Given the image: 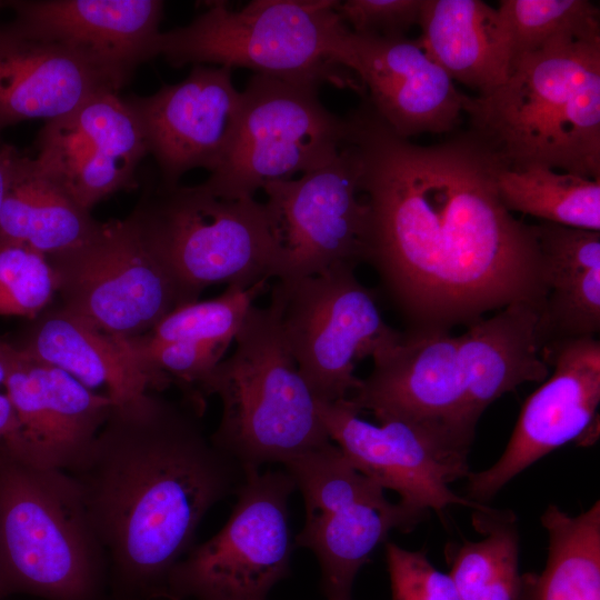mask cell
I'll use <instances>...</instances> for the list:
<instances>
[{
  "mask_svg": "<svg viewBox=\"0 0 600 600\" xmlns=\"http://www.w3.org/2000/svg\"><path fill=\"white\" fill-rule=\"evenodd\" d=\"M510 71L523 56L569 40L600 39L599 7L588 0H501Z\"/></svg>",
  "mask_w": 600,
  "mask_h": 600,
  "instance_id": "cell-30",
  "label": "cell"
},
{
  "mask_svg": "<svg viewBox=\"0 0 600 600\" xmlns=\"http://www.w3.org/2000/svg\"><path fill=\"white\" fill-rule=\"evenodd\" d=\"M99 226L34 159L14 150L0 213V240L50 257L82 244Z\"/></svg>",
  "mask_w": 600,
  "mask_h": 600,
  "instance_id": "cell-26",
  "label": "cell"
},
{
  "mask_svg": "<svg viewBox=\"0 0 600 600\" xmlns=\"http://www.w3.org/2000/svg\"><path fill=\"white\" fill-rule=\"evenodd\" d=\"M6 342L0 340V387H4L6 377H7V363H6V353H4Z\"/></svg>",
  "mask_w": 600,
  "mask_h": 600,
  "instance_id": "cell-37",
  "label": "cell"
},
{
  "mask_svg": "<svg viewBox=\"0 0 600 600\" xmlns=\"http://www.w3.org/2000/svg\"><path fill=\"white\" fill-rule=\"evenodd\" d=\"M287 471H251L223 528L171 569L163 591L183 600H267L290 572L294 540Z\"/></svg>",
  "mask_w": 600,
  "mask_h": 600,
  "instance_id": "cell-11",
  "label": "cell"
},
{
  "mask_svg": "<svg viewBox=\"0 0 600 600\" xmlns=\"http://www.w3.org/2000/svg\"><path fill=\"white\" fill-rule=\"evenodd\" d=\"M6 28L24 38L69 47L96 62L122 87L156 57L163 12L159 0L13 1Z\"/></svg>",
  "mask_w": 600,
  "mask_h": 600,
  "instance_id": "cell-20",
  "label": "cell"
},
{
  "mask_svg": "<svg viewBox=\"0 0 600 600\" xmlns=\"http://www.w3.org/2000/svg\"><path fill=\"white\" fill-rule=\"evenodd\" d=\"M147 600H183V599L170 596L163 591H158L151 594Z\"/></svg>",
  "mask_w": 600,
  "mask_h": 600,
  "instance_id": "cell-38",
  "label": "cell"
},
{
  "mask_svg": "<svg viewBox=\"0 0 600 600\" xmlns=\"http://www.w3.org/2000/svg\"><path fill=\"white\" fill-rule=\"evenodd\" d=\"M262 190L279 252L278 281L290 283L338 264L367 262L369 210L349 140L328 163Z\"/></svg>",
  "mask_w": 600,
  "mask_h": 600,
  "instance_id": "cell-14",
  "label": "cell"
},
{
  "mask_svg": "<svg viewBox=\"0 0 600 600\" xmlns=\"http://www.w3.org/2000/svg\"><path fill=\"white\" fill-rule=\"evenodd\" d=\"M482 539L464 541L451 556V577L461 600H521L516 516L486 507L474 510Z\"/></svg>",
  "mask_w": 600,
  "mask_h": 600,
  "instance_id": "cell-28",
  "label": "cell"
},
{
  "mask_svg": "<svg viewBox=\"0 0 600 600\" xmlns=\"http://www.w3.org/2000/svg\"><path fill=\"white\" fill-rule=\"evenodd\" d=\"M200 414L150 391L114 403L68 471L118 580L146 598L164 589L204 514L244 478L203 433Z\"/></svg>",
  "mask_w": 600,
  "mask_h": 600,
  "instance_id": "cell-2",
  "label": "cell"
},
{
  "mask_svg": "<svg viewBox=\"0 0 600 600\" xmlns=\"http://www.w3.org/2000/svg\"><path fill=\"white\" fill-rule=\"evenodd\" d=\"M552 374L522 406L501 457L468 474L467 498L488 501L540 458L571 441H596L600 403V342L596 337L553 341L540 350Z\"/></svg>",
  "mask_w": 600,
  "mask_h": 600,
  "instance_id": "cell-16",
  "label": "cell"
},
{
  "mask_svg": "<svg viewBox=\"0 0 600 600\" xmlns=\"http://www.w3.org/2000/svg\"><path fill=\"white\" fill-rule=\"evenodd\" d=\"M126 100L158 162L160 183L173 187L191 169L211 172L221 163L237 133L242 94L230 68L196 64L181 82Z\"/></svg>",
  "mask_w": 600,
  "mask_h": 600,
  "instance_id": "cell-19",
  "label": "cell"
},
{
  "mask_svg": "<svg viewBox=\"0 0 600 600\" xmlns=\"http://www.w3.org/2000/svg\"><path fill=\"white\" fill-rule=\"evenodd\" d=\"M334 0L218 1L184 27L160 32L154 54L172 67L216 63L280 80L364 91L351 72V31Z\"/></svg>",
  "mask_w": 600,
  "mask_h": 600,
  "instance_id": "cell-6",
  "label": "cell"
},
{
  "mask_svg": "<svg viewBox=\"0 0 600 600\" xmlns=\"http://www.w3.org/2000/svg\"><path fill=\"white\" fill-rule=\"evenodd\" d=\"M318 87L254 73L242 94L233 142L200 186L224 199H249L267 183L317 169L339 154L349 123L330 112Z\"/></svg>",
  "mask_w": 600,
  "mask_h": 600,
  "instance_id": "cell-9",
  "label": "cell"
},
{
  "mask_svg": "<svg viewBox=\"0 0 600 600\" xmlns=\"http://www.w3.org/2000/svg\"><path fill=\"white\" fill-rule=\"evenodd\" d=\"M304 499L294 547L311 550L328 600H351L360 568L392 529L411 530L398 503L359 471L332 441L284 464Z\"/></svg>",
  "mask_w": 600,
  "mask_h": 600,
  "instance_id": "cell-12",
  "label": "cell"
},
{
  "mask_svg": "<svg viewBox=\"0 0 600 600\" xmlns=\"http://www.w3.org/2000/svg\"><path fill=\"white\" fill-rule=\"evenodd\" d=\"M352 66L370 107L397 136L453 130L467 94L419 46L406 37L377 38L351 32Z\"/></svg>",
  "mask_w": 600,
  "mask_h": 600,
  "instance_id": "cell-21",
  "label": "cell"
},
{
  "mask_svg": "<svg viewBox=\"0 0 600 600\" xmlns=\"http://www.w3.org/2000/svg\"><path fill=\"white\" fill-rule=\"evenodd\" d=\"M37 143L38 166L89 211L110 194L136 187L138 164L149 153L141 122L113 91L47 121Z\"/></svg>",
  "mask_w": 600,
  "mask_h": 600,
  "instance_id": "cell-17",
  "label": "cell"
},
{
  "mask_svg": "<svg viewBox=\"0 0 600 600\" xmlns=\"http://www.w3.org/2000/svg\"><path fill=\"white\" fill-rule=\"evenodd\" d=\"M369 210L367 262L410 330L470 324L529 303L544 272L532 224L502 203V166L470 131L431 146L397 136L362 107L348 118Z\"/></svg>",
  "mask_w": 600,
  "mask_h": 600,
  "instance_id": "cell-1",
  "label": "cell"
},
{
  "mask_svg": "<svg viewBox=\"0 0 600 600\" xmlns=\"http://www.w3.org/2000/svg\"><path fill=\"white\" fill-rule=\"evenodd\" d=\"M356 267L338 264L271 290L298 369L318 401L347 399L359 387L357 362L392 343L400 331L383 319Z\"/></svg>",
  "mask_w": 600,
  "mask_h": 600,
  "instance_id": "cell-10",
  "label": "cell"
},
{
  "mask_svg": "<svg viewBox=\"0 0 600 600\" xmlns=\"http://www.w3.org/2000/svg\"><path fill=\"white\" fill-rule=\"evenodd\" d=\"M416 39L452 79L488 94L510 74L507 32L496 8L481 0H422Z\"/></svg>",
  "mask_w": 600,
  "mask_h": 600,
  "instance_id": "cell-25",
  "label": "cell"
},
{
  "mask_svg": "<svg viewBox=\"0 0 600 600\" xmlns=\"http://www.w3.org/2000/svg\"><path fill=\"white\" fill-rule=\"evenodd\" d=\"M14 150L16 149L11 146L0 144V213L9 184L11 161Z\"/></svg>",
  "mask_w": 600,
  "mask_h": 600,
  "instance_id": "cell-36",
  "label": "cell"
},
{
  "mask_svg": "<svg viewBox=\"0 0 600 600\" xmlns=\"http://www.w3.org/2000/svg\"><path fill=\"white\" fill-rule=\"evenodd\" d=\"M232 354L207 380L202 396L222 403L211 442L243 471L282 463L331 442L318 400L301 376L284 340L280 307L249 309Z\"/></svg>",
  "mask_w": 600,
  "mask_h": 600,
  "instance_id": "cell-5",
  "label": "cell"
},
{
  "mask_svg": "<svg viewBox=\"0 0 600 600\" xmlns=\"http://www.w3.org/2000/svg\"><path fill=\"white\" fill-rule=\"evenodd\" d=\"M470 132L502 167L600 180V39L521 57L488 94L467 97Z\"/></svg>",
  "mask_w": 600,
  "mask_h": 600,
  "instance_id": "cell-4",
  "label": "cell"
},
{
  "mask_svg": "<svg viewBox=\"0 0 600 600\" xmlns=\"http://www.w3.org/2000/svg\"><path fill=\"white\" fill-rule=\"evenodd\" d=\"M391 600H461L449 576L439 571L424 552L386 544Z\"/></svg>",
  "mask_w": 600,
  "mask_h": 600,
  "instance_id": "cell-33",
  "label": "cell"
},
{
  "mask_svg": "<svg viewBox=\"0 0 600 600\" xmlns=\"http://www.w3.org/2000/svg\"><path fill=\"white\" fill-rule=\"evenodd\" d=\"M267 287L268 281L250 288L228 286L217 298L176 308L151 330L131 339L144 346L210 340L231 343L254 300Z\"/></svg>",
  "mask_w": 600,
  "mask_h": 600,
  "instance_id": "cell-31",
  "label": "cell"
},
{
  "mask_svg": "<svg viewBox=\"0 0 600 600\" xmlns=\"http://www.w3.org/2000/svg\"><path fill=\"white\" fill-rule=\"evenodd\" d=\"M421 4L422 0H347L338 1L336 10L354 34L394 38L419 24Z\"/></svg>",
  "mask_w": 600,
  "mask_h": 600,
  "instance_id": "cell-34",
  "label": "cell"
},
{
  "mask_svg": "<svg viewBox=\"0 0 600 600\" xmlns=\"http://www.w3.org/2000/svg\"><path fill=\"white\" fill-rule=\"evenodd\" d=\"M540 310L513 303L452 336L409 330L373 357V368L347 398L377 422L400 420L424 429L449 452L468 460L483 411L526 382L543 381Z\"/></svg>",
  "mask_w": 600,
  "mask_h": 600,
  "instance_id": "cell-3",
  "label": "cell"
},
{
  "mask_svg": "<svg viewBox=\"0 0 600 600\" xmlns=\"http://www.w3.org/2000/svg\"><path fill=\"white\" fill-rule=\"evenodd\" d=\"M47 259L60 306L104 333L142 336L180 307L171 278L129 217L100 222L89 240Z\"/></svg>",
  "mask_w": 600,
  "mask_h": 600,
  "instance_id": "cell-13",
  "label": "cell"
},
{
  "mask_svg": "<svg viewBox=\"0 0 600 600\" xmlns=\"http://www.w3.org/2000/svg\"><path fill=\"white\" fill-rule=\"evenodd\" d=\"M1 4H2V3L0 2V6H1Z\"/></svg>",
  "mask_w": 600,
  "mask_h": 600,
  "instance_id": "cell-39",
  "label": "cell"
},
{
  "mask_svg": "<svg viewBox=\"0 0 600 600\" xmlns=\"http://www.w3.org/2000/svg\"><path fill=\"white\" fill-rule=\"evenodd\" d=\"M532 227L546 284L536 328L540 350L553 341L596 337L600 330V231L543 221Z\"/></svg>",
  "mask_w": 600,
  "mask_h": 600,
  "instance_id": "cell-23",
  "label": "cell"
},
{
  "mask_svg": "<svg viewBox=\"0 0 600 600\" xmlns=\"http://www.w3.org/2000/svg\"><path fill=\"white\" fill-rule=\"evenodd\" d=\"M14 347L63 370L90 390L106 388L114 403L154 389L123 338L102 332L60 304L49 306L33 318L22 343Z\"/></svg>",
  "mask_w": 600,
  "mask_h": 600,
  "instance_id": "cell-24",
  "label": "cell"
},
{
  "mask_svg": "<svg viewBox=\"0 0 600 600\" xmlns=\"http://www.w3.org/2000/svg\"><path fill=\"white\" fill-rule=\"evenodd\" d=\"M318 411L330 440L349 461L399 494L398 504L411 528L428 512L441 513L449 506L487 507L450 489L470 473L468 460L449 452L424 429L400 420L371 423L348 399L318 401Z\"/></svg>",
  "mask_w": 600,
  "mask_h": 600,
  "instance_id": "cell-15",
  "label": "cell"
},
{
  "mask_svg": "<svg viewBox=\"0 0 600 600\" xmlns=\"http://www.w3.org/2000/svg\"><path fill=\"white\" fill-rule=\"evenodd\" d=\"M103 556L72 477L0 442V598L96 600Z\"/></svg>",
  "mask_w": 600,
  "mask_h": 600,
  "instance_id": "cell-7",
  "label": "cell"
},
{
  "mask_svg": "<svg viewBox=\"0 0 600 600\" xmlns=\"http://www.w3.org/2000/svg\"><path fill=\"white\" fill-rule=\"evenodd\" d=\"M496 184L510 212L600 231V180L542 167L517 171L500 166Z\"/></svg>",
  "mask_w": 600,
  "mask_h": 600,
  "instance_id": "cell-29",
  "label": "cell"
},
{
  "mask_svg": "<svg viewBox=\"0 0 600 600\" xmlns=\"http://www.w3.org/2000/svg\"><path fill=\"white\" fill-rule=\"evenodd\" d=\"M122 87L82 53L0 29V130L66 116L96 94Z\"/></svg>",
  "mask_w": 600,
  "mask_h": 600,
  "instance_id": "cell-22",
  "label": "cell"
},
{
  "mask_svg": "<svg viewBox=\"0 0 600 600\" xmlns=\"http://www.w3.org/2000/svg\"><path fill=\"white\" fill-rule=\"evenodd\" d=\"M18 429V419L7 393L0 392V442Z\"/></svg>",
  "mask_w": 600,
  "mask_h": 600,
  "instance_id": "cell-35",
  "label": "cell"
},
{
  "mask_svg": "<svg viewBox=\"0 0 600 600\" xmlns=\"http://www.w3.org/2000/svg\"><path fill=\"white\" fill-rule=\"evenodd\" d=\"M129 218L171 278L180 306L213 284L250 288L278 278L277 242L266 207L254 198L160 183L144 190Z\"/></svg>",
  "mask_w": 600,
  "mask_h": 600,
  "instance_id": "cell-8",
  "label": "cell"
},
{
  "mask_svg": "<svg viewBox=\"0 0 600 600\" xmlns=\"http://www.w3.org/2000/svg\"><path fill=\"white\" fill-rule=\"evenodd\" d=\"M549 537L534 600H600V503L570 516L550 504L541 516Z\"/></svg>",
  "mask_w": 600,
  "mask_h": 600,
  "instance_id": "cell-27",
  "label": "cell"
},
{
  "mask_svg": "<svg viewBox=\"0 0 600 600\" xmlns=\"http://www.w3.org/2000/svg\"><path fill=\"white\" fill-rule=\"evenodd\" d=\"M4 353V389L18 429L2 444L36 467L70 471L91 449L114 401L12 344Z\"/></svg>",
  "mask_w": 600,
  "mask_h": 600,
  "instance_id": "cell-18",
  "label": "cell"
},
{
  "mask_svg": "<svg viewBox=\"0 0 600 600\" xmlns=\"http://www.w3.org/2000/svg\"><path fill=\"white\" fill-rule=\"evenodd\" d=\"M56 293L46 256L23 244L0 240V316L36 318Z\"/></svg>",
  "mask_w": 600,
  "mask_h": 600,
  "instance_id": "cell-32",
  "label": "cell"
}]
</instances>
